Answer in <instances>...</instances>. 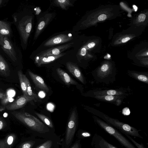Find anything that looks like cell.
<instances>
[{
    "label": "cell",
    "mask_w": 148,
    "mask_h": 148,
    "mask_svg": "<svg viewBox=\"0 0 148 148\" xmlns=\"http://www.w3.org/2000/svg\"><path fill=\"white\" fill-rule=\"evenodd\" d=\"M128 75L130 77L140 82L148 84V73L147 72H140L129 71Z\"/></svg>",
    "instance_id": "7402d4cb"
},
{
    "label": "cell",
    "mask_w": 148,
    "mask_h": 148,
    "mask_svg": "<svg viewBox=\"0 0 148 148\" xmlns=\"http://www.w3.org/2000/svg\"><path fill=\"white\" fill-rule=\"evenodd\" d=\"M73 39L72 36L68 34H62L51 38L44 44L45 47H49L69 42Z\"/></svg>",
    "instance_id": "8fae6325"
},
{
    "label": "cell",
    "mask_w": 148,
    "mask_h": 148,
    "mask_svg": "<svg viewBox=\"0 0 148 148\" xmlns=\"http://www.w3.org/2000/svg\"><path fill=\"white\" fill-rule=\"evenodd\" d=\"M91 145L92 148H118L97 133L92 137Z\"/></svg>",
    "instance_id": "30bf717a"
},
{
    "label": "cell",
    "mask_w": 148,
    "mask_h": 148,
    "mask_svg": "<svg viewBox=\"0 0 148 148\" xmlns=\"http://www.w3.org/2000/svg\"><path fill=\"white\" fill-rule=\"evenodd\" d=\"M92 97L98 100L112 103L118 106L121 104L123 100L126 97L101 95L94 96Z\"/></svg>",
    "instance_id": "9a60e30c"
},
{
    "label": "cell",
    "mask_w": 148,
    "mask_h": 148,
    "mask_svg": "<svg viewBox=\"0 0 148 148\" xmlns=\"http://www.w3.org/2000/svg\"><path fill=\"white\" fill-rule=\"evenodd\" d=\"M7 2V0H0V8L2 7Z\"/></svg>",
    "instance_id": "74e56055"
},
{
    "label": "cell",
    "mask_w": 148,
    "mask_h": 148,
    "mask_svg": "<svg viewBox=\"0 0 148 148\" xmlns=\"http://www.w3.org/2000/svg\"><path fill=\"white\" fill-rule=\"evenodd\" d=\"M92 118L96 125L114 137L122 146L125 148H137L116 129L94 115H92Z\"/></svg>",
    "instance_id": "277c9868"
},
{
    "label": "cell",
    "mask_w": 148,
    "mask_h": 148,
    "mask_svg": "<svg viewBox=\"0 0 148 148\" xmlns=\"http://www.w3.org/2000/svg\"><path fill=\"white\" fill-rule=\"evenodd\" d=\"M132 143L137 148H147L145 147L142 143H139L134 139L131 136L125 135Z\"/></svg>",
    "instance_id": "f546056e"
},
{
    "label": "cell",
    "mask_w": 148,
    "mask_h": 148,
    "mask_svg": "<svg viewBox=\"0 0 148 148\" xmlns=\"http://www.w3.org/2000/svg\"><path fill=\"white\" fill-rule=\"evenodd\" d=\"M73 42H71L66 44L50 48L42 51L38 54L39 56H56L59 55L64 51L69 48L73 44Z\"/></svg>",
    "instance_id": "7c38bea8"
},
{
    "label": "cell",
    "mask_w": 148,
    "mask_h": 148,
    "mask_svg": "<svg viewBox=\"0 0 148 148\" xmlns=\"http://www.w3.org/2000/svg\"><path fill=\"white\" fill-rule=\"evenodd\" d=\"M28 73L30 78L36 87L47 92L49 91V88L41 77L34 74L30 71H28Z\"/></svg>",
    "instance_id": "ffe728a7"
},
{
    "label": "cell",
    "mask_w": 148,
    "mask_h": 148,
    "mask_svg": "<svg viewBox=\"0 0 148 148\" xmlns=\"http://www.w3.org/2000/svg\"><path fill=\"white\" fill-rule=\"evenodd\" d=\"M6 97L5 94L0 92V99H3Z\"/></svg>",
    "instance_id": "ab89813d"
},
{
    "label": "cell",
    "mask_w": 148,
    "mask_h": 148,
    "mask_svg": "<svg viewBox=\"0 0 148 148\" xmlns=\"http://www.w3.org/2000/svg\"><path fill=\"white\" fill-rule=\"evenodd\" d=\"M107 18L105 14L100 15L98 17V19L100 21H102L105 20Z\"/></svg>",
    "instance_id": "e575fe53"
},
{
    "label": "cell",
    "mask_w": 148,
    "mask_h": 148,
    "mask_svg": "<svg viewBox=\"0 0 148 148\" xmlns=\"http://www.w3.org/2000/svg\"><path fill=\"white\" fill-rule=\"evenodd\" d=\"M147 55H148V52H147Z\"/></svg>",
    "instance_id": "ee69618b"
},
{
    "label": "cell",
    "mask_w": 148,
    "mask_h": 148,
    "mask_svg": "<svg viewBox=\"0 0 148 148\" xmlns=\"http://www.w3.org/2000/svg\"><path fill=\"white\" fill-rule=\"evenodd\" d=\"M70 148H82L81 139H78L76 141Z\"/></svg>",
    "instance_id": "4dcf8cb0"
},
{
    "label": "cell",
    "mask_w": 148,
    "mask_h": 148,
    "mask_svg": "<svg viewBox=\"0 0 148 148\" xmlns=\"http://www.w3.org/2000/svg\"><path fill=\"white\" fill-rule=\"evenodd\" d=\"M66 54L61 53L56 56H36L35 57V62L39 66L42 65L48 64L51 62L59 58L64 56Z\"/></svg>",
    "instance_id": "ac0fdd59"
},
{
    "label": "cell",
    "mask_w": 148,
    "mask_h": 148,
    "mask_svg": "<svg viewBox=\"0 0 148 148\" xmlns=\"http://www.w3.org/2000/svg\"><path fill=\"white\" fill-rule=\"evenodd\" d=\"M86 49L85 47H83L81 49L79 53V55L82 56H85L86 54Z\"/></svg>",
    "instance_id": "d6a6232c"
},
{
    "label": "cell",
    "mask_w": 148,
    "mask_h": 148,
    "mask_svg": "<svg viewBox=\"0 0 148 148\" xmlns=\"http://www.w3.org/2000/svg\"><path fill=\"white\" fill-rule=\"evenodd\" d=\"M12 17L20 36L21 46L25 49L32 29V16L22 12L14 14Z\"/></svg>",
    "instance_id": "3957f363"
},
{
    "label": "cell",
    "mask_w": 148,
    "mask_h": 148,
    "mask_svg": "<svg viewBox=\"0 0 148 148\" xmlns=\"http://www.w3.org/2000/svg\"><path fill=\"white\" fill-rule=\"evenodd\" d=\"M91 97L96 96L110 95L127 97L130 95L129 90L123 88L117 89H95L90 91Z\"/></svg>",
    "instance_id": "ba28073f"
},
{
    "label": "cell",
    "mask_w": 148,
    "mask_h": 148,
    "mask_svg": "<svg viewBox=\"0 0 148 148\" xmlns=\"http://www.w3.org/2000/svg\"><path fill=\"white\" fill-rule=\"evenodd\" d=\"M34 98L23 95L13 103L6 106L8 110H13L22 108L28 102L35 100Z\"/></svg>",
    "instance_id": "5bb4252c"
},
{
    "label": "cell",
    "mask_w": 148,
    "mask_h": 148,
    "mask_svg": "<svg viewBox=\"0 0 148 148\" xmlns=\"http://www.w3.org/2000/svg\"><path fill=\"white\" fill-rule=\"evenodd\" d=\"M95 45V44L94 42H91L88 44L87 47L89 48H91L94 47Z\"/></svg>",
    "instance_id": "8d00e7d4"
},
{
    "label": "cell",
    "mask_w": 148,
    "mask_h": 148,
    "mask_svg": "<svg viewBox=\"0 0 148 148\" xmlns=\"http://www.w3.org/2000/svg\"><path fill=\"white\" fill-rule=\"evenodd\" d=\"M130 40V38L129 37H126L123 38L122 40V42L123 43H125L127 42Z\"/></svg>",
    "instance_id": "f35d334b"
},
{
    "label": "cell",
    "mask_w": 148,
    "mask_h": 148,
    "mask_svg": "<svg viewBox=\"0 0 148 148\" xmlns=\"http://www.w3.org/2000/svg\"><path fill=\"white\" fill-rule=\"evenodd\" d=\"M11 114L26 127L31 135L46 138L56 134L44 123L35 116L22 111H14Z\"/></svg>",
    "instance_id": "6da1fadb"
},
{
    "label": "cell",
    "mask_w": 148,
    "mask_h": 148,
    "mask_svg": "<svg viewBox=\"0 0 148 148\" xmlns=\"http://www.w3.org/2000/svg\"><path fill=\"white\" fill-rule=\"evenodd\" d=\"M11 98L10 97H6L5 98L2 99L1 101V104L5 106L7 103L10 101L11 100Z\"/></svg>",
    "instance_id": "1f68e13d"
},
{
    "label": "cell",
    "mask_w": 148,
    "mask_h": 148,
    "mask_svg": "<svg viewBox=\"0 0 148 148\" xmlns=\"http://www.w3.org/2000/svg\"><path fill=\"white\" fill-rule=\"evenodd\" d=\"M56 71L60 77L66 84L68 85L77 84V82L62 69L58 68L56 69Z\"/></svg>",
    "instance_id": "603a6c76"
},
{
    "label": "cell",
    "mask_w": 148,
    "mask_h": 148,
    "mask_svg": "<svg viewBox=\"0 0 148 148\" xmlns=\"http://www.w3.org/2000/svg\"><path fill=\"white\" fill-rule=\"evenodd\" d=\"M88 111L111 125L120 132L125 135H128L135 137L143 139V137L139 133L140 130L125 123L122 122L117 119L112 118L99 110L92 107H87Z\"/></svg>",
    "instance_id": "7a4b0ae2"
},
{
    "label": "cell",
    "mask_w": 148,
    "mask_h": 148,
    "mask_svg": "<svg viewBox=\"0 0 148 148\" xmlns=\"http://www.w3.org/2000/svg\"><path fill=\"white\" fill-rule=\"evenodd\" d=\"M77 136L78 139H81L90 137L92 135L91 133L88 131L80 129L78 130Z\"/></svg>",
    "instance_id": "83f0119b"
},
{
    "label": "cell",
    "mask_w": 148,
    "mask_h": 148,
    "mask_svg": "<svg viewBox=\"0 0 148 148\" xmlns=\"http://www.w3.org/2000/svg\"><path fill=\"white\" fill-rule=\"evenodd\" d=\"M45 139L31 135L22 139L15 148H35L43 142Z\"/></svg>",
    "instance_id": "9c48e42d"
},
{
    "label": "cell",
    "mask_w": 148,
    "mask_h": 148,
    "mask_svg": "<svg viewBox=\"0 0 148 148\" xmlns=\"http://www.w3.org/2000/svg\"><path fill=\"white\" fill-rule=\"evenodd\" d=\"M52 17V14H47L40 19L35 32L34 40H36L38 38L40 33L49 23Z\"/></svg>",
    "instance_id": "d6986e66"
},
{
    "label": "cell",
    "mask_w": 148,
    "mask_h": 148,
    "mask_svg": "<svg viewBox=\"0 0 148 148\" xmlns=\"http://www.w3.org/2000/svg\"><path fill=\"white\" fill-rule=\"evenodd\" d=\"M61 143L60 137L56 134L46 138L42 143L35 148H59Z\"/></svg>",
    "instance_id": "4fadbf2b"
},
{
    "label": "cell",
    "mask_w": 148,
    "mask_h": 148,
    "mask_svg": "<svg viewBox=\"0 0 148 148\" xmlns=\"http://www.w3.org/2000/svg\"><path fill=\"white\" fill-rule=\"evenodd\" d=\"M39 96L41 97H44L45 95V93L43 92H40L39 93Z\"/></svg>",
    "instance_id": "60d3db41"
},
{
    "label": "cell",
    "mask_w": 148,
    "mask_h": 148,
    "mask_svg": "<svg viewBox=\"0 0 148 148\" xmlns=\"http://www.w3.org/2000/svg\"><path fill=\"white\" fill-rule=\"evenodd\" d=\"M12 24L10 22L0 20V34L11 38L12 36Z\"/></svg>",
    "instance_id": "44dd1931"
},
{
    "label": "cell",
    "mask_w": 148,
    "mask_h": 148,
    "mask_svg": "<svg viewBox=\"0 0 148 148\" xmlns=\"http://www.w3.org/2000/svg\"><path fill=\"white\" fill-rule=\"evenodd\" d=\"M11 39L0 34V48L12 62L16 63L21 53Z\"/></svg>",
    "instance_id": "52a82bcc"
},
{
    "label": "cell",
    "mask_w": 148,
    "mask_h": 148,
    "mask_svg": "<svg viewBox=\"0 0 148 148\" xmlns=\"http://www.w3.org/2000/svg\"><path fill=\"white\" fill-rule=\"evenodd\" d=\"M78 125V116L76 110H74L69 117L64 136L61 140V148H70L71 146Z\"/></svg>",
    "instance_id": "5b68a950"
},
{
    "label": "cell",
    "mask_w": 148,
    "mask_h": 148,
    "mask_svg": "<svg viewBox=\"0 0 148 148\" xmlns=\"http://www.w3.org/2000/svg\"><path fill=\"white\" fill-rule=\"evenodd\" d=\"M66 66L69 72L82 83L85 84L86 82L84 76L78 67L75 64L68 62Z\"/></svg>",
    "instance_id": "e0dca14e"
},
{
    "label": "cell",
    "mask_w": 148,
    "mask_h": 148,
    "mask_svg": "<svg viewBox=\"0 0 148 148\" xmlns=\"http://www.w3.org/2000/svg\"><path fill=\"white\" fill-rule=\"evenodd\" d=\"M15 92L13 90H9L7 92V95L10 97H12V96H13Z\"/></svg>",
    "instance_id": "d590c367"
},
{
    "label": "cell",
    "mask_w": 148,
    "mask_h": 148,
    "mask_svg": "<svg viewBox=\"0 0 148 148\" xmlns=\"http://www.w3.org/2000/svg\"><path fill=\"white\" fill-rule=\"evenodd\" d=\"M92 74L94 79L98 82L108 84L116 80V70L107 64L102 65L92 72Z\"/></svg>",
    "instance_id": "8992f818"
},
{
    "label": "cell",
    "mask_w": 148,
    "mask_h": 148,
    "mask_svg": "<svg viewBox=\"0 0 148 148\" xmlns=\"http://www.w3.org/2000/svg\"><path fill=\"white\" fill-rule=\"evenodd\" d=\"M54 3L63 10H66V8L73 5L71 1L69 0H56Z\"/></svg>",
    "instance_id": "4316f807"
},
{
    "label": "cell",
    "mask_w": 148,
    "mask_h": 148,
    "mask_svg": "<svg viewBox=\"0 0 148 148\" xmlns=\"http://www.w3.org/2000/svg\"><path fill=\"white\" fill-rule=\"evenodd\" d=\"M6 108V106H0V112L4 110Z\"/></svg>",
    "instance_id": "b9f144b4"
},
{
    "label": "cell",
    "mask_w": 148,
    "mask_h": 148,
    "mask_svg": "<svg viewBox=\"0 0 148 148\" xmlns=\"http://www.w3.org/2000/svg\"><path fill=\"white\" fill-rule=\"evenodd\" d=\"M17 74L23 95L28 96L27 95V85L29 81L21 70L18 71Z\"/></svg>",
    "instance_id": "cb8c5ba5"
},
{
    "label": "cell",
    "mask_w": 148,
    "mask_h": 148,
    "mask_svg": "<svg viewBox=\"0 0 148 148\" xmlns=\"http://www.w3.org/2000/svg\"><path fill=\"white\" fill-rule=\"evenodd\" d=\"M34 113L48 128L55 132V128L51 120L48 116L41 114L35 112Z\"/></svg>",
    "instance_id": "d4e9b609"
},
{
    "label": "cell",
    "mask_w": 148,
    "mask_h": 148,
    "mask_svg": "<svg viewBox=\"0 0 148 148\" xmlns=\"http://www.w3.org/2000/svg\"><path fill=\"white\" fill-rule=\"evenodd\" d=\"M10 126L4 118L0 117V131H5L9 129Z\"/></svg>",
    "instance_id": "f1b7e54d"
},
{
    "label": "cell",
    "mask_w": 148,
    "mask_h": 148,
    "mask_svg": "<svg viewBox=\"0 0 148 148\" xmlns=\"http://www.w3.org/2000/svg\"><path fill=\"white\" fill-rule=\"evenodd\" d=\"M10 71L8 63L0 52V73L5 76H8Z\"/></svg>",
    "instance_id": "484cf974"
},
{
    "label": "cell",
    "mask_w": 148,
    "mask_h": 148,
    "mask_svg": "<svg viewBox=\"0 0 148 148\" xmlns=\"http://www.w3.org/2000/svg\"><path fill=\"white\" fill-rule=\"evenodd\" d=\"M17 139V136L14 133L8 134L3 138L0 139V148H13Z\"/></svg>",
    "instance_id": "2e32d148"
},
{
    "label": "cell",
    "mask_w": 148,
    "mask_h": 148,
    "mask_svg": "<svg viewBox=\"0 0 148 148\" xmlns=\"http://www.w3.org/2000/svg\"><path fill=\"white\" fill-rule=\"evenodd\" d=\"M146 15L143 14H140L138 16V20L139 22L144 21Z\"/></svg>",
    "instance_id": "836d02e7"
},
{
    "label": "cell",
    "mask_w": 148,
    "mask_h": 148,
    "mask_svg": "<svg viewBox=\"0 0 148 148\" xmlns=\"http://www.w3.org/2000/svg\"><path fill=\"white\" fill-rule=\"evenodd\" d=\"M133 8L135 9V11H136L137 10V7L135 5H133Z\"/></svg>",
    "instance_id": "7bdbcfd3"
}]
</instances>
